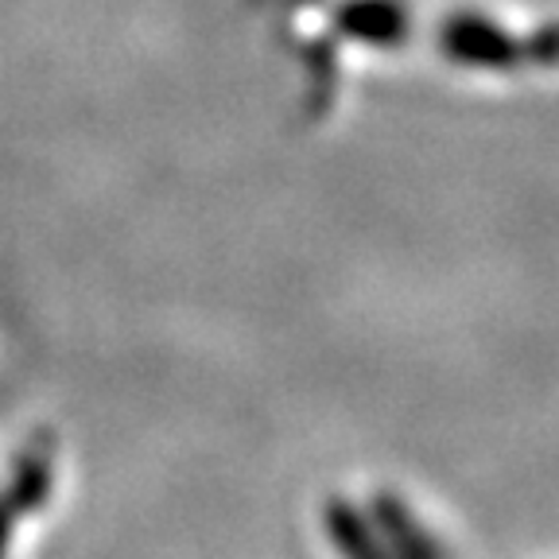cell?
Returning <instances> with one entry per match:
<instances>
[{
  "label": "cell",
  "mask_w": 559,
  "mask_h": 559,
  "mask_svg": "<svg viewBox=\"0 0 559 559\" xmlns=\"http://www.w3.org/2000/svg\"><path fill=\"white\" fill-rule=\"evenodd\" d=\"M443 51L459 67L471 70H509L516 62V44L506 27L481 12H454L443 24Z\"/></svg>",
  "instance_id": "cell-1"
},
{
  "label": "cell",
  "mask_w": 559,
  "mask_h": 559,
  "mask_svg": "<svg viewBox=\"0 0 559 559\" xmlns=\"http://www.w3.org/2000/svg\"><path fill=\"white\" fill-rule=\"evenodd\" d=\"M326 524V540L334 544L342 559H393L384 548L381 533H377L373 516H366L358 506L349 501H331L323 513Z\"/></svg>",
  "instance_id": "cell-3"
},
{
  "label": "cell",
  "mask_w": 559,
  "mask_h": 559,
  "mask_svg": "<svg viewBox=\"0 0 559 559\" xmlns=\"http://www.w3.org/2000/svg\"><path fill=\"white\" fill-rule=\"evenodd\" d=\"M338 24L366 47H401L408 39V9L396 0H349L342 4Z\"/></svg>",
  "instance_id": "cell-2"
},
{
  "label": "cell",
  "mask_w": 559,
  "mask_h": 559,
  "mask_svg": "<svg viewBox=\"0 0 559 559\" xmlns=\"http://www.w3.org/2000/svg\"><path fill=\"white\" fill-rule=\"evenodd\" d=\"M9 540H12V498L0 493V559H9Z\"/></svg>",
  "instance_id": "cell-4"
}]
</instances>
